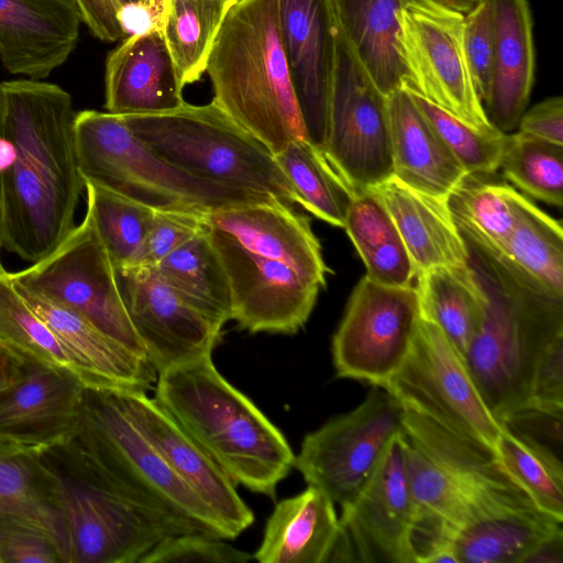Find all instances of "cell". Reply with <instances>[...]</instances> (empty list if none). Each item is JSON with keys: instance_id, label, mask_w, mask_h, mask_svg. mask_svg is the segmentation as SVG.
<instances>
[{"instance_id": "1", "label": "cell", "mask_w": 563, "mask_h": 563, "mask_svg": "<svg viewBox=\"0 0 563 563\" xmlns=\"http://www.w3.org/2000/svg\"><path fill=\"white\" fill-rule=\"evenodd\" d=\"M71 96L41 79L0 82V242L30 263L75 228L82 192Z\"/></svg>"}, {"instance_id": "2", "label": "cell", "mask_w": 563, "mask_h": 563, "mask_svg": "<svg viewBox=\"0 0 563 563\" xmlns=\"http://www.w3.org/2000/svg\"><path fill=\"white\" fill-rule=\"evenodd\" d=\"M154 399L234 485L275 497L295 454L280 430L218 372L211 355L158 373Z\"/></svg>"}, {"instance_id": "3", "label": "cell", "mask_w": 563, "mask_h": 563, "mask_svg": "<svg viewBox=\"0 0 563 563\" xmlns=\"http://www.w3.org/2000/svg\"><path fill=\"white\" fill-rule=\"evenodd\" d=\"M37 462L64 563H140L170 537L73 435Z\"/></svg>"}, {"instance_id": "4", "label": "cell", "mask_w": 563, "mask_h": 563, "mask_svg": "<svg viewBox=\"0 0 563 563\" xmlns=\"http://www.w3.org/2000/svg\"><path fill=\"white\" fill-rule=\"evenodd\" d=\"M206 71L212 101L274 155L308 139L283 48L278 0H238Z\"/></svg>"}, {"instance_id": "5", "label": "cell", "mask_w": 563, "mask_h": 563, "mask_svg": "<svg viewBox=\"0 0 563 563\" xmlns=\"http://www.w3.org/2000/svg\"><path fill=\"white\" fill-rule=\"evenodd\" d=\"M468 249L486 303L465 361L486 405L504 424L528 409L540 361L563 340V301L534 290L496 258Z\"/></svg>"}, {"instance_id": "6", "label": "cell", "mask_w": 563, "mask_h": 563, "mask_svg": "<svg viewBox=\"0 0 563 563\" xmlns=\"http://www.w3.org/2000/svg\"><path fill=\"white\" fill-rule=\"evenodd\" d=\"M122 117L137 139L187 174L299 205L275 155L214 101L202 106L184 102L164 113Z\"/></svg>"}, {"instance_id": "7", "label": "cell", "mask_w": 563, "mask_h": 563, "mask_svg": "<svg viewBox=\"0 0 563 563\" xmlns=\"http://www.w3.org/2000/svg\"><path fill=\"white\" fill-rule=\"evenodd\" d=\"M73 437L169 536L200 533L232 540L122 411L111 388L86 386Z\"/></svg>"}, {"instance_id": "8", "label": "cell", "mask_w": 563, "mask_h": 563, "mask_svg": "<svg viewBox=\"0 0 563 563\" xmlns=\"http://www.w3.org/2000/svg\"><path fill=\"white\" fill-rule=\"evenodd\" d=\"M75 142L82 180L155 210L212 212L276 199L211 183L170 165L137 139L119 114L77 112Z\"/></svg>"}, {"instance_id": "9", "label": "cell", "mask_w": 563, "mask_h": 563, "mask_svg": "<svg viewBox=\"0 0 563 563\" xmlns=\"http://www.w3.org/2000/svg\"><path fill=\"white\" fill-rule=\"evenodd\" d=\"M382 388L404 408L497 454L505 426L486 405L464 356L433 320L419 316L404 364Z\"/></svg>"}, {"instance_id": "10", "label": "cell", "mask_w": 563, "mask_h": 563, "mask_svg": "<svg viewBox=\"0 0 563 563\" xmlns=\"http://www.w3.org/2000/svg\"><path fill=\"white\" fill-rule=\"evenodd\" d=\"M10 278L15 287L75 311L148 361L128 314L117 271L87 214L51 254L10 273Z\"/></svg>"}, {"instance_id": "11", "label": "cell", "mask_w": 563, "mask_h": 563, "mask_svg": "<svg viewBox=\"0 0 563 563\" xmlns=\"http://www.w3.org/2000/svg\"><path fill=\"white\" fill-rule=\"evenodd\" d=\"M333 34L322 151L356 191L378 185L394 174L388 98L368 76L334 22Z\"/></svg>"}, {"instance_id": "12", "label": "cell", "mask_w": 563, "mask_h": 563, "mask_svg": "<svg viewBox=\"0 0 563 563\" xmlns=\"http://www.w3.org/2000/svg\"><path fill=\"white\" fill-rule=\"evenodd\" d=\"M464 15L432 0H406L400 20L399 55L404 88L481 131L489 122L466 60Z\"/></svg>"}, {"instance_id": "13", "label": "cell", "mask_w": 563, "mask_h": 563, "mask_svg": "<svg viewBox=\"0 0 563 563\" xmlns=\"http://www.w3.org/2000/svg\"><path fill=\"white\" fill-rule=\"evenodd\" d=\"M401 422L402 406L386 389L373 386L353 410L306 434L294 466L308 485L343 508L366 484Z\"/></svg>"}, {"instance_id": "14", "label": "cell", "mask_w": 563, "mask_h": 563, "mask_svg": "<svg viewBox=\"0 0 563 563\" xmlns=\"http://www.w3.org/2000/svg\"><path fill=\"white\" fill-rule=\"evenodd\" d=\"M419 316L416 286H386L365 275L332 339L336 376L384 387L410 351Z\"/></svg>"}, {"instance_id": "15", "label": "cell", "mask_w": 563, "mask_h": 563, "mask_svg": "<svg viewBox=\"0 0 563 563\" xmlns=\"http://www.w3.org/2000/svg\"><path fill=\"white\" fill-rule=\"evenodd\" d=\"M209 228L225 269L232 319L251 333H296L309 319L322 288L284 262L250 252Z\"/></svg>"}, {"instance_id": "16", "label": "cell", "mask_w": 563, "mask_h": 563, "mask_svg": "<svg viewBox=\"0 0 563 563\" xmlns=\"http://www.w3.org/2000/svg\"><path fill=\"white\" fill-rule=\"evenodd\" d=\"M123 301L156 373L211 355L221 328L184 300L155 266L117 271Z\"/></svg>"}, {"instance_id": "17", "label": "cell", "mask_w": 563, "mask_h": 563, "mask_svg": "<svg viewBox=\"0 0 563 563\" xmlns=\"http://www.w3.org/2000/svg\"><path fill=\"white\" fill-rule=\"evenodd\" d=\"M404 456L401 429L354 500L341 508L340 522L355 562L416 563V509Z\"/></svg>"}, {"instance_id": "18", "label": "cell", "mask_w": 563, "mask_h": 563, "mask_svg": "<svg viewBox=\"0 0 563 563\" xmlns=\"http://www.w3.org/2000/svg\"><path fill=\"white\" fill-rule=\"evenodd\" d=\"M113 397L173 472L211 509L232 539L254 522L233 482L145 391L111 388Z\"/></svg>"}, {"instance_id": "19", "label": "cell", "mask_w": 563, "mask_h": 563, "mask_svg": "<svg viewBox=\"0 0 563 563\" xmlns=\"http://www.w3.org/2000/svg\"><path fill=\"white\" fill-rule=\"evenodd\" d=\"M279 29L307 136L323 150L333 65L328 0H278Z\"/></svg>"}, {"instance_id": "20", "label": "cell", "mask_w": 563, "mask_h": 563, "mask_svg": "<svg viewBox=\"0 0 563 563\" xmlns=\"http://www.w3.org/2000/svg\"><path fill=\"white\" fill-rule=\"evenodd\" d=\"M86 385L76 376L42 364H25L23 375L0 389V441L42 451L73 435Z\"/></svg>"}, {"instance_id": "21", "label": "cell", "mask_w": 563, "mask_h": 563, "mask_svg": "<svg viewBox=\"0 0 563 563\" xmlns=\"http://www.w3.org/2000/svg\"><path fill=\"white\" fill-rule=\"evenodd\" d=\"M81 23L75 0H0V62L11 75L45 79L75 51Z\"/></svg>"}, {"instance_id": "22", "label": "cell", "mask_w": 563, "mask_h": 563, "mask_svg": "<svg viewBox=\"0 0 563 563\" xmlns=\"http://www.w3.org/2000/svg\"><path fill=\"white\" fill-rule=\"evenodd\" d=\"M211 229L257 255L284 262L325 286L329 268L310 219L278 199L231 206L207 214Z\"/></svg>"}, {"instance_id": "23", "label": "cell", "mask_w": 563, "mask_h": 563, "mask_svg": "<svg viewBox=\"0 0 563 563\" xmlns=\"http://www.w3.org/2000/svg\"><path fill=\"white\" fill-rule=\"evenodd\" d=\"M253 559L261 563L355 562L335 505L310 485L276 504Z\"/></svg>"}, {"instance_id": "24", "label": "cell", "mask_w": 563, "mask_h": 563, "mask_svg": "<svg viewBox=\"0 0 563 563\" xmlns=\"http://www.w3.org/2000/svg\"><path fill=\"white\" fill-rule=\"evenodd\" d=\"M183 89L161 32L124 37L107 56V112L142 115L173 111L185 102Z\"/></svg>"}, {"instance_id": "25", "label": "cell", "mask_w": 563, "mask_h": 563, "mask_svg": "<svg viewBox=\"0 0 563 563\" xmlns=\"http://www.w3.org/2000/svg\"><path fill=\"white\" fill-rule=\"evenodd\" d=\"M563 520L518 494L472 512L455 531L457 563H526L545 541L563 532Z\"/></svg>"}, {"instance_id": "26", "label": "cell", "mask_w": 563, "mask_h": 563, "mask_svg": "<svg viewBox=\"0 0 563 563\" xmlns=\"http://www.w3.org/2000/svg\"><path fill=\"white\" fill-rule=\"evenodd\" d=\"M367 189L377 196L394 220L417 276L435 267L471 266L470 249L451 218L445 199L420 192L395 176Z\"/></svg>"}, {"instance_id": "27", "label": "cell", "mask_w": 563, "mask_h": 563, "mask_svg": "<svg viewBox=\"0 0 563 563\" xmlns=\"http://www.w3.org/2000/svg\"><path fill=\"white\" fill-rule=\"evenodd\" d=\"M495 56L489 96L484 103L492 125L514 131L529 101L534 78L532 18L527 0H490Z\"/></svg>"}, {"instance_id": "28", "label": "cell", "mask_w": 563, "mask_h": 563, "mask_svg": "<svg viewBox=\"0 0 563 563\" xmlns=\"http://www.w3.org/2000/svg\"><path fill=\"white\" fill-rule=\"evenodd\" d=\"M393 176L430 196L443 198L467 175L406 88L387 96Z\"/></svg>"}, {"instance_id": "29", "label": "cell", "mask_w": 563, "mask_h": 563, "mask_svg": "<svg viewBox=\"0 0 563 563\" xmlns=\"http://www.w3.org/2000/svg\"><path fill=\"white\" fill-rule=\"evenodd\" d=\"M405 1L328 0L334 24L385 96L404 87L398 38Z\"/></svg>"}, {"instance_id": "30", "label": "cell", "mask_w": 563, "mask_h": 563, "mask_svg": "<svg viewBox=\"0 0 563 563\" xmlns=\"http://www.w3.org/2000/svg\"><path fill=\"white\" fill-rule=\"evenodd\" d=\"M492 257V256H490ZM528 286L563 301V231L555 220L520 195L515 227L494 256Z\"/></svg>"}, {"instance_id": "31", "label": "cell", "mask_w": 563, "mask_h": 563, "mask_svg": "<svg viewBox=\"0 0 563 563\" xmlns=\"http://www.w3.org/2000/svg\"><path fill=\"white\" fill-rule=\"evenodd\" d=\"M343 229L363 260L368 278L386 286H413L415 265L394 220L374 192L356 190Z\"/></svg>"}, {"instance_id": "32", "label": "cell", "mask_w": 563, "mask_h": 563, "mask_svg": "<svg viewBox=\"0 0 563 563\" xmlns=\"http://www.w3.org/2000/svg\"><path fill=\"white\" fill-rule=\"evenodd\" d=\"M484 177L467 174L445 197V203L466 244L494 257L515 227L521 194Z\"/></svg>"}, {"instance_id": "33", "label": "cell", "mask_w": 563, "mask_h": 563, "mask_svg": "<svg viewBox=\"0 0 563 563\" xmlns=\"http://www.w3.org/2000/svg\"><path fill=\"white\" fill-rule=\"evenodd\" d=\"M420 314L433 320L464 356L485 313V294L472 267H435L417 276Z\"/></svg>"}, {"instance_id": "34", "label": "cell", "mask_w": 563, "mask_h": 563, "mask_svg": "<svg viewBox=\"0 0 563 563\" xmlns=\"http://www.w3.org/2000/svg\"><path fill=\"white\" fill-rule=\"evenodd\" d=\"M155 267L184 300L209 320L220 327L232 320L229 279L208 225Z\"/></svg>"}, {"instance_id": "35", "label": "cell", "mask_w": 563, "mask_h": 563, "mask_svg": "<svg viewBox=\"0 0 563 563\" xmlns=\"http://www.w3.org/2000/svg\"><path fill=\"white\" fill-rule=\"evenodd\" d=\"M299 197V205L318 219L343 228L355 190L308 139H295L275 155Z\"/></svg>"}, {"instance_id": "36", "label": "cell", "mask_w": 563, "mask_h": 563, "mask_svg": "<svg viewBox=\"0 0 563 563\" xmlns=\"http://www.w3.org/2000/svg\"><path fill=\"white\" fill-rule=\"evenodd\" d=\"M238 0H172L162 34L185 87L206 73L230 8Z\"/></svg>"}, {"instance_id": "37", "label": "cell", "mask_w": 563, "mask_h": 563, "mask_svg": "<svg viewBox=\"0 0 563 563\" xmlns=\"http://www.w3.org/2000/svg\"><path fill=\"white\" fill-rule=\"evenodd\" d=\"M0 345L25 364L54 367L84 383L70 353L20 295L7 271L0 273Z\"/></svg>"}, {"instance_id": "38", "label": "cell", "mask_w": 563, "mask_h": 563, "mask_svg": "<svg viewBox=\"0 0 563 563\" xmlns=\"http://www.w3.org/2000/svg\"><path fill=\"white\" fill-rule=\"evenodd\" d=\"M87 211L115 271L129 267L145 238L155 209L84 180Z\"/></svg>"}, {"instance_id": "39", "label": "cell", "mask_w": 563, "mask_h": 563, "mask_svg": "<svg viewBox=\"0 0 563 563\" xmlns=\"http://www.w3.org/2000/svg\"><path fill=\"white\" fill-rule=\"evenodd\" d=\"M499 168L522 191L544 203L563 206V145L520 131L505 134Z\"/></svg>"}, {"instance_id": "40", "label": "cell", "mask_w": 563, "mask_h": 563, "mask_svg": "<svg viewBox=\"0 0 563 563\" xmlns=\"http://www.w3.org/2000/svg\"><path fill=\"white\" fill-rule=\"evenodd\" d=\"M497 454L533 503L563 520V466L554 450L505 427Z\"/></svg>"}, {"instance_id": "41", "label": "cell", "mask_w": 563, "mask_h": 563, "mask_svg": "<svg viewBox=\"0 0 563 563\" xmlns=\"http://www.w3.org/2000/svg\"><path fill=\"white\" fill-rule=\"evenodd\" d=\"M408 91L467 174L492 176L499 169L505 133L475 129L420 95Z\"/></svg>"}, {"instance_id": "42", "label": "cell", "mask_w": 563, "mask_h": 563, "mask_svg": "<svg viewBox=\"0 0 563 563\" xmlns=\"http://www.w3.org/2000/svg\"><path fill=\"white\" fill-rule=\"evenodd\" d=\"M40 452L0 441V511L24 514L47 522L58 541L54 519L42 495Z\"/></svg>"}, {"instance_id": "43", "label": "cell", "mask_w": 563, "mask_h": 563, "mask_svg": "<svg viewBox=\"0 0 563 563\" xmlns=\"http://www.w3.org/2000/svg\"><path fill=\"white\" fill-rule=\"evenodd\" d=\"M0 563H64L52 527L35 517L0 511Z\"/></svg>"}, {"instance_id": "44", "label": "cell", "mask_w": 563, "mask_h": 563, "mask_svg": "<svg viewBox=\"0 0 563 563\" xmlns=\"http://www.w3.org/2000/svg\"><path fill=\"white\" fill-rule=\"evenodd\" d=\"M208 213L155 210L152 224L129 267L156 266L208 225Z\"/></svg>"}, {"instance_id": "45", "label": "cell", "mask_w": 563, "mask_h": 563, "mask_svg": "<svg viewBox=\"0 0 563 563\" xmlns=\"http://www.w3.org/2000/svg\"><path fill=\"white\" fill-rule=\"evenodd\" d=\"M463 43L476 93L488 99L495 56V19L490 0H483L464 15Z\"/></svg>"}, {"instance_id": "46", "label": "cell", "mask_w": 563, "mask_h": 563, "mask_svg": "<svg viewBox=\"0 0 563 563\" xmlns=\"http://www.w3.org/2000/svg\"><path fill=\"white\" fill-rule=\"evenodd\" d=\"M253 555L223 539L200 533H183L161 540L140 563H245Z\"/></svg>"}, {"instance_id": "47", "label": "cell", "mask_w": 563, "mask_h": 563, "mask_svg": "<svg viewBox=\"0 0 563 563\" xmlns=\"http://www.w3.org/2000/svg\"><path fill=\"white\" fill-rule=\"evenodd\" d=\"M172 0H134L118 12L123 37L161 32L170 10Z\"/></svg>"}, {"instance_id": "48", "label": "cell", "mask_w": 563, "mask_h": 563, "mask_svg": "<svg viewBox=\"0 0 563 563\" xmlns=\"http://www.w3.org/2000/svg\"><path fill=\"white\" fill-rule=\"evenodd\" d=\"M517 128L528 135L563 145L562 97H550L525 111Z\"/></svg>"}, {"instance_id": "49", "label": "cell", "mask_w": 563, "mask_h": 563, "mask_svg": "<svg viewBox=\"0 0 563 563\" xmlns=\"http://www.w3.org/2000/svg\"><path fill=\"white\" fill-rule=\"evenodd\" d=\"M82 23L90 33L103 42H115L123 37L118 12L122 7L118 0H75Z\"/></svg>"}, {"instance_id": "50", "label": "cell", "mask_w": 563, "mask_h": 563, "mask_svg": "<svg viewBox=\"0 0 563 563\" xmlns=\"http://www.w3.org/2000/svg\"><path fill=\"white\" fill-rule=\"evenodd\" d=\"M24 369L25 363L0 345V389L16 382Z\"/></svg>"}, {"instance_id": "51", "label": "cell", "mask_w": 563, "mask_h": 563, "mask_svg": "<svg viewBox=\"0 0 563 563\" xmlns=\"http://www.w3.org/2000/svg\"><path fill=\"white\" fill-rule=\"evenodd\" d=\"M562 563L563 562V532L556 534L541 544L526 561V563Z\"/></svg>"}, {"instance_id": "52", "label": "cell", "mask_w": 563, "mask_h": 563, "mask_svg": "<svg viewBox=\"0 0 563 563\" xmlns=\"http://www.w3.org/2000/svg\"><path fill=\"white\" fill-rule=\"evenodd\" d=\"M448 9L460 12L463 15L470 13L483 0H432Z\"/></svg>"}, {"instance_id": "53", "label": "cell", "mask_w": 563, "mask_h": 563, "mask_svg": "<svg viewBox=\"0 0 563 563\" xmlns=\"http://www.w3.org/2000/svg\"><path fill=\"white\" fill-rule=\"evenodd\" d=\"M1 249H2V247H1V242H0V250H1ZM2 272H5V269H4L3 265H2L1 256H0V273H2Z\"/></svg>"}, {"instance_id": "54", "label": "cell", "mask_w": 563, "mask_h": 563, "mask_svg": "<svg viewBox=\"0 0 563 563\" xmlns=\"http://www.w3.org/2000/svg\"><path fill=\"white\" fill-rule=\"evenodd\" d=\"M131 1H134V0H129V2H131Z\"/></svg>"}]
</instances>
